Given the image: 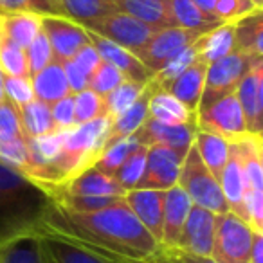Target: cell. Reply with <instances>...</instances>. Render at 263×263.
I'll list each match as a JSON object with an SVG mask.
<instances>
[{
  "label": "cell",
  "instance_id": "7c38bea8",
  "mask_svg": "<svg viewBox=\"0 0 263 263\" xmlns=\"http://www.w3.org/2000/svg\"><path fill=\"white\" fill-rule=\"evenodd\" d=\"M215 218L211 211L198 205H191L180 236L177 240V247L173 251L184 252L191 256L209 258L213 249V234H215Z\"/></svg>",
  "mask_w": 263,
  "mask_h": 263
},
{
  "label": "cell",
  "instance_id": "30bf717a",
  "mask_svg": "<svg viewBox=\"0 0 263 263\" xmlns=\"http://www.w3.org/2000/svg\"><path fill=\"white\" fill-rule=\"evenodd\" d=\"M195 132H197V123L164 124L146 116V119L132 136L143 146H154V144L166 146L175 152L180 159H184L195 141Z\"/></svg>",
  "mask_w": 263,
  "mask_h": 263
},
{
  "label": "cell",
  "instance_id": "d4e9b609",
  "mask_svg": "<svg viewBox=\"0 0 263 263\" xmlns=\"http://www.w3.org/2000/svg\"><path fill=\"white\" fill-rule=\"evenodd\" d=\"M234 49L249 58L259 60L263 54V20L261 9L249 13L234 22Z\"/></svg>",
  "mask_w": 263,
  "mask_h": 263
},
{
  "label": "cell",
  "instance_id": "9a60e30c",
  "mask_svg": "<svg viewBox=\"0 0 263 263\" xmlns=\"http://www.w3.org/2000/svg\"><path fill=\"white\" fill-rule=\"evenodd\" d=\"M83 31H85V34H87L88 44L94 45V49L98 51L99 58H101L103 62H108L110 65H114L117 70H121L126 80L146 85L148 81L154 78V74L141 63V60L137 58L136 54H132L130 51L119 47V45H116L114 42L99 36V34H96L94 31L87 29V27H83Z\"/></svg>",
  "mask_w": 263,
  "mask_h": 263
},
{
  "label": "cell",
  "instance_id": "b9f144b4",
  "mask_svg": "<svg viewBox=\"0 0 263 263\" xmlns=\"http://www.w3.org/2000/svg\"><path fill=\"white\" fill-rule=\"evenodd\" d=\"M26 56H27V67H29V78H33L36 72H40L44 67H47L54 60L52 47L49 44L44 31H40L36 34V38L29 44V47L26 49Z\"/></svg>",
  "mask_w": 263,
  "mask_h": 263
},
{
  "label": "cell",
  "instance_id": "8992f818",
  "mask_svg": "<svg viewBox=\"0 0 263 263\" xmlns=\"http://www.w3.org/2000/svg\"><path fill=\"white\" fill-rule=\"evenodd\" d=\"M252 62H256V60L249 58L243 52L233 51L231 54L209 63L208 72H205L204 90H202L197 114L204 112L208 106H211L218 99L226 98L229 94H234L240 80L251 69Z\"/></svg>",
  "mask_w": 263,
  "mask_h": 263
},
{
  "label": "cell",
  "instance_id": "4316f807",
  "mask_svg": "<svg viewBox=\"0 0 263 263\" xmlns=\"http://www.w3.org/2000/svg\"><path fill=\"white\" fill-rule=\"evenodd\" d=\"M148 116L164 124H187L197 123V112L187 110L179 99L170 92L155 88L148 103Z\"/></svg>",
  "mask_w": 263,
  "mask_h": 263
},
{
  "label": "cell",
  "instance_id": "ffe728a7",
  "mask_svg": "<svg viewBox=\"0 0 263 263\" xmlns=\"http://www.w3.org/2000/svg\"><path fill=\"white\" fill-rule=\"evenodd\" d=\"M208 67H209V63L205 62L202 56H198V58L195 60L180 76H177L164 90L170 92L175 99H179L187 110L197 112L202 90H204Z\"/></svg>",
  "mask_w": 263,
  "mask_h": 263
},
{
  "label": "cell",
  "instance_id": "d590c367",
  "mask_svg": "<svg viewBox=\"0 0 263 263\" xmlns=\"http://www.w3.org/2000/svg\"><path fill=\"white\" fill-rule=\"evenodd\" d=\"M137 148H139V143L134 139V136L126 137V139H121L119 143L106 148V150L99 155V159L94 162L92 168H96L98 172L105 173V175H108V177H114V173L124 164V161H126Z\"/></svg>",
  "mask_w": 263,
  "mask_h": 263
},
{
  "label": "cell",
  "instance_id": "db71d44e",
  "mask_svg": "<svg viewBox=\"0 0 263 263\" xmlns=\"http://www.w3.org/2000/svg\"><path fill=\"white\" fill-rule=\"evenodd\" d=\"M143 263H175V259H173L170 254H166V252L159 251L154 258L146 259V261H143Z\"/></svg>",
  "mask_w": 263,
  "mask_h": 263
},
{
  "label": "cell",
  "instance_id": "9f6ffc18",
  "mask_svg": "<svg viewBox=\"0 0 263 263\" xmlns=\"http://www.w3.org/2000/svg\"><path fill=\"white\" fill-rule=\"evenodd\" d=\"M4 74H2V70H0V103L4 101Z\"/></svg>",
  "mask_w": 263,
  "mask_h": 263
},
{
  "label": "cell",
  "instance_id": "8fae6325",
  "mask_svg": "<svg viewBox=\"0 0 263 263\" xmlns=\"http://www.w3.org/2000/svg\"><path fill=\"white\" fill-rule=\"evenodd\" d=\"M42 31L47 36L49 44L52 47L54 60L60 63L72 60L74 54L87 44V34L80 24L65 18L62 15H51L42 13Z\"/></svg>",
  "mask_w": 263,
  "mask_h": 263
},
{
  "label": "cell",
  "instance_id": "5b68a950",
  "mask_svg": "<svg viewBox=\"0 0 263 263\" xmlns=\"http://www.w3.org/2000/svg\"><path fill=\"white\" fill-rule=\"evenodd\" d=\"M256 231L233 213L216 215L213 249L209 258L216 263H249Z\"/></svg>",
  "mask_w": 263,
  "mask_h": 263
},
{
  "label": "cell",
  "instance_id": "ee69618b",
  "mask_svg": "<svg viewBox=\"0 0 263 263\" xmlns=\"http://www.w3.org/2000/svg\"><path fill=\"white\" fill-rule=\"evenodd\" d=\"M4 98L8 99L16 110H18L20 106L27 105V103H31L34 99L31 78L4 76Z\"/></svg>",
  "mask_w": 263,
  "mask_h": 263
},
{
  "label": "cell",
  "instance_id": "1f68e13d",
  "mask_svg": "<svg viewBox=\"0 0 263 263\" xmlns=\"http://www.w3.org/2000/svg\"><path fill=\"white\" fill-rule=\"evenodd\" d=\"M198 49H200V56L208 63H213L236 51L234 49V22H222L215 29L204 33L198 38Z\"/></svg>",
  "mask_w": 263,
  "mask_h": 263
},
{
  "label": "cell",
  "instance_id": "7bdbcfd3",
  "mask_svg": "<svg viewBox=\"0 0 263 263\" xmlns=\"http://www.w3.org/2000/svg\"><path fill=\"white\" fill-rule=\"evenodd\" d=\"M261 9L254 0H216L213 8V16L218 22H236L249 13Z\"/></svg>",
  "mask_w": 263,
  "mask_h": 263
},
{
  "label": "cell",
  "instance_id": "f6af8a7d",
  "mask_svg": "<svg viewBox=\"0 0 263 263\" xmlns=\"http://www.w3.org/2000/svg\"><path fill=\"white\" fill-rule=\"evenodd\" d=\"M243 215L245 222L252 227V231L263 234V191L245 190Z\"/></svg>",
  "mask_w": 263,
  "mask_h": 263
},
{
  "label": "cell",
  "instance_id": "f907efd6",
  "mask_svg": "<svg viewBox=\"0 0 263 263\" xmlns=\"http://www.w3.org/2000/svg\"><path fill=\"white\" fill-rule=\"evenodd\" d=\"M166 254H170L175 263H216L215 259L211 258H202V256H191V254H184V252L179 251H162Z\"/></svg>",
  "mask_w": 263,
  "mask_h": 263
},
{
  "label": "cell",
  "instance_id": "74e56055",
  "mask_svg": "<svg viewBox=\"0 0 263 263\" xmlns=\"http://www.w3.org/2000/svg\"><path fill=\"white\" fill-rule=\"evenodd\" d=\"M146 155H148V146L139 144L134 154L124 161V164L114 173V180L123 187L124 191L136 190L139 184L141 177L144 172V164H146Z\"/></svg>",
  "mask_w": 263,
  "mask_h": 263
},
{
  "label": "cell",
  "instance_id": "7402d4cb",
  "mask_svg": "<svg viewBox=\"0 0 263 263\" xmlns=\"http://www.w3.org/2000/svg\"><path fill=\"white\" fill-rule=\"evenodd\" d=\"M218 184L223 193V198L227 202L229 211L245 222V215H243L245 180H243L240 154H238V148L234 143H229V157H227L226 168H223L222 175H220Z\"/></svg>",
  "mask_w": 263,
  "mask_h": 263
},
{
  "label": "cell",
  "instance_id": "681fc988",
  "mask_svg": "<svg viewBox=\"0 0 263 263\" xmlns=\"http://www.w3.org/2000/svg\"><path fill=\"white\" fill-rule=\"evenodd\" d=\"M18 11H38L47 13V8L42 0H0V15Z\"/></svg>",
  "mask_w": 263,
  "mask_h": 263
},
{
  "label": "cell",
  "instance_id": "ab89813d",
  "mask_svg": "<svg viewBox=\"0 0 263 263\" xmlns=\"http://www.w3.org/2000/svg\"><path fill=\"white\" fill-rule=\"evenodd\" d=\"M103 116H105V99L101 96L96 94L90 88H85V90L74 94V119H76V126Z\"/></svg>",
  "mask_w": 263,
  "mask_h": 263
},
{
  "label": "cell",
  "instance_id": "6da1fadb",
  "mask_svg": "<svg viewBox=\"0 0 263 263\" xmlns=\"http://www.w3.org/2000/svg\"><path fill=\"white\" fill-rule=\"evenodd\" d=\"M44 233L81 245L114 263H143L161 247L130 211L124 198L96 213H69L52 204Z\"/></svg>",
  "mask_w": 263,
  "mask_h": 263
},
{
  "label": "cell",
  "instance_id": "4fadbf2b",
  "mask_svg": "<svg viewBox=\"0 0 263 263\" xmlns=\"http://www.w3.org/2000/svg\"><path fill=\"white\" fill-rule=\"evenodd\" d=\"M240 108L245 117L247 134L261 136L263 128V63L261 60L252 62L251 69L240 80L234 90Z\"/></svg>",
  "mask_w": 263,
  "mask_h": 263
},
{
  "label": "cell",
  "instance_id": "e575fe53",
  "mask_svg": "<svg viewBox=\"0 0 263 263\" xmlns=\"http://www.w3.org/2000/svg\"><path fill=\"white\" fill-rule=\"evenodd\" d=\"M146 87L144 83H137V81L132 80H124L123 83L117 88H114L110 94H106L105 98V116L114 119V117L121 116L123 112H126L136 99L141 96L143 88Z\"/></svg>",
  "mask_w": 263,
  "mask_h": 263
},
{
  "label": "cell",
  "instance_id": "e0dca14e",
  "mask_svg": "<svg viewBox=\"0 0 263 263\" xmlns=\"http://www.w3.org/2000/svg\"><path fill=\"white\" fill-rule=\"evenodd\" d=\"M193 202L179 186H173L164 191V205H162V236L161 251H173L177 240L187 218Z\"/></svg>",
  "mask_w": 263,
  "mask_h": 263
},
{
  "label": "cell",
  "instance_id": "680465c9",
  "mask_svg": "<svg viewBox=\"0 0 263 263\" xmlns=\"http://www.w3.org/2000/svg\"><path fill=\"white\" fill-rule=\"evenodd\" d=\"M45 252V251H44ZM45 263H54V261H52V259L51 258H49V256L47 254H45Z\"/></svg>",
  "mask_w": 263,
  "mask_h": 263
},
{
  "label": "cell",
  "instance_id": "d6986e66",
  "mask_svg": "<svg viewBox=\"0 0 263 263\" xmlns=\"http://www.w3.org/2000/svg\"><path fill=\"white\" fill-rule=\"evenodd\" d=\"M155 88H157V85L150 80L146 83V87L143 88L141 96L136 99V103H134L126 112H123L121 116L114 117L112 124H110L108 136H106L105 144H103V152H105L106 148L112 146V144L119 143L121 139L130 137L132 134L141 126V123H143L148 116V103H150V98L155 92Z\"/></svg>",
  "mask_w": 263,
  "mask_h": 263
},
{
  "label": "cell",
  "instance_id": "cb8c5ba5",
  "mask_svg": "<svg viewBox=\"0 0 263 263\" xmlns=\"http://www.w3.org/2000/svg\"><path fill=\"white\" fill-rule=\"evenodd\" d=\"M40 240L45 254L54 263H114L81 245L74 243V241L56 236V234L44 233L40 234Z\"/></svg>",
  "mask_w": 263,
  "mask_h": 263
},
{
  "label": "cell",
  "instance_id": "277c9868",
  "mask_svg": "<svg viewBox=\"0 0 263 263\" xmlns=\"http://www.w3.org/2000/svg\"><path fill=\"white\" fill-rule=\"evenodd\" d=\"M177 186L190 197L193 205L208 209L213 215L229 213V208H227V202L223 198L222 190H220L218 180L205 168L195 144H191L187 154L184 155Z\"/></svg>",
  "mask_w": 263,
  "mask_h": 263
},
{
  "label": "cell",
  "instance_id": "60d3db41",
  "mask_svg": "<svg viewBox=\"0 0 263 263\" xmlns=\"http://www.w3.org/2000/svg\"><path fill=\"white\" fill-rule=\"evenodd\" d=\"M126 78L123 76L121 70H117L114 65H110L108 62H99V65L96 67V70L88 78V88L94 90L96 94H99L101 98H105L106 94L119 87Z\"/></svg>",
  "mask_w": 263,
  "mask_h": 263
},
{
  "label": "cell",
  "instance_id": "11a10c76",
  "mask_svg": "<svg viewBox=\"0 0 263 263\" xmlns=\"http://www.w3.org/2000/svg\"><path fill=\"white\" fill-rule=\"evenodd\" d=\"M44 4L49 8L51 15H58V6H56V0H44Z\"/></svg>",
  "mask_w": 263,
  "mask_h": 263
},
{
  "label": "cell",
  "instance_id": "d6a6232c",
  "mask_svg": "<svg viewBox=\"0 0 263 263\" xmlns=\"http://www.w3.org/2000/svg\"><path fill=\"white\" fill-rule=\"evenodd\" d=\"M20 124H22V132L26 139H33V137H42L52 134L54 130V123H52L51 116V106L45 103L33 99L27 105L18 108Z\"/></svg>",
  "mask_w": 263,
  "mask_h": 263
},
{
  "label": "cell",
  "instance_id": "ba28073f",
  "mask_svg": "<svg viewBox=\"0 0 263 263\" xmlns=\"http://www.w3.org/2000/svg\"><path fill=\"white\" fill-rule=\"evenodd\" d=\"M197 128L209 132L213 136L222 137L227 143H236L243 136H247L245 117L240 108L236 96L229 94L218 99L204 112L197 114Z\"/></svg>",
  "mask_w": 263,
  "mask_h": 263
},
{
  "label": "cell",
  "instance_id": "bcb514c9",
  "mask_svg": "<svg viewBox=\"0 0 263 263\" xmlns=\"http://www.w3.org/2000/svg\"><path fill=\"white\" fill-rule=\"evenodd\" d=\"M51 116L56 132L72 130L76 126V119H74V94L65 96L63 99L56 101L54 105H51Z\"/></svg>",
  "mask_w": 263,
  "mask_h": 263
},
{
  "label": "cell",
  "instance_id": "83f0119b",
  "mask_svg": "<svg viewBox=\"0 0 263 263\" xmlns=\"http://www.w3.org/2000/svg\"><path fill=\"white\" fill-rule=\"evenodd\" d=\"M0 263H45L40 234H22L2 241Z\"/></svg>",
  "mask_w": 263,
  "mask_h": 263
},
{
  "label": "cell",
  "instance_id": "836d02e7",
  "mask_svg": "<svg viewBox=\"0 0 263 263\" xmlns=\"http://www.w3.org/2000/svg\"><path fill=\"white\" fill-rule=\"evenodd\" d=\"M170 9H172V16L175 20L177 27L190 31H198V33H208V31L215 29L222 22L202 13L191 0H168Z\"/></svg>",
  "mask_w": 263,
  "mask_h": 263
},
{
  "label": "cell",
  "instance_id": "c3c4849f",
  "mask_svg": "<svg viewBox=\"0 0 263 263\" xmlns=\"http://www.w3.org/2000/svg\"><path fill=\"white\" fill-rule=\"evenodd\" d=\"M72 62L76 63L78 67H80L81 70H83L85 74H87L88 78H90V74L96 70V67L99 65V62H101V58H99L98 51L94 49V45H90L87 42V44L83 45V47L80 49V51L74 54Z\"/></svg>",
  "mask_w": 263,
  "mask_h": 263
},
{
  "label": "cell",
  "instance_id": "5bb4252c",
  "mask_svg": "<svg viewBox=\"0 0 263 263\" xmlns=\"http://www.w3.org/2000/svg\"><path fill=\"white\" fill-rule=\"evenodd\" d=\"M180 164H182V159L170 148L159 146V144L148 146L146 164L136 190L166 191L177 186Z\"/></svg>",
  "mask_w": 263,
  "mask_h": 263
},
{
  "label": "cell",
  "instance_id": "2e32d148",
  "mask_svg": "<svg viewBox=\"0 0 263 263\" xmlns=\"http://www.w3.org/2000/svg\"><path fill=\"white\" fill-rule=\"evenodd\" d=\"M124 204L143 223V227L157 240L161 247L162 236V205L164 191L159 190H130L124 193Z\"/></svg>",
  "mask_w": 263,
  "mask_h": 263
},
{
  "label": "cell",
  "instance_id": "f5cc1de1",
  "mask_svg": "<svg viewBox=\"0 0 263 263\" xmlns=\"http://www.w3.org/2000/svg\"><path fill=\"white\" fill-rule=\"evenodd\" d=\"M191 2H193V4L197 6V8L200 9L202 13L213 16V8H215L216 0H191Z\"/></svg>",
  "mask_w": 263,
  "mask_h": 263
},
{
  "label": "cell",
  "instance_id": "7a4b0ae2",
  "mask_svg": "<svg viewBox=\"0 0 263 263\" xmlns=\"http://www.w3.org/2000/svg\"><path fill=\"white\" fill-rule=\"evenodd\" d=\"M52 204L44 186L0 161V243L22 234H42Z\"/></svg>",
  "mask_w": 263,
  "mask_h": 263
},
{
  "label": "cell",
  "instance_id": "52a82bcc",
  "mask_svg": "<svg viewBox=\"0 0 263 263\" xmlns=\"http://www.w3.org/2000/svg\"><path fill=\"white\" fill-rule=\"evenodd\" d=\"M83 27L94 31L96 34L114 42L116 45L126 49V51H130L132 54L136 56L146 47L154 31H157L154 27L146 26V24L139 22V20L132 18V16L119 11L110 13V15L99 18L98 22L88 24V26Z\"/></svg>",
  "mask_w": 263,
  "mask_h": 263
},
{
  "label": "cell",
  "instance_id": "9c48e42d",
  "mask_svg": "<svg viewBox=\"0 0 263 263\" xmlns=\"http://www.w3.org/2000/svg\"><path fill=\"white\" fill-rule=\"evenodd\" d=\"M204 33L182 29V27H164L154 31L146 47L137 54L144 67L152 74H157L168 62H172L179 52L198 40Z\"/></svg>",
  "mask_w": 263,
  "mask_h": 263
},
{
  "label": "cell",
  "instance_id": "484cf974",
  "mask_svg": "<svg viewBox=\"0 0 263 263\" xmlns=\"http://www.w3.org/2000/svg\"><path fill=\"white\" fill-rule=\"evenodd\" d=\"M238 154H240L241 170H243L245 190L263 191V150H261V136H243L236 143Z\"/></svg>",
  "mask_w": 263,
  "mask_h": 263
},
{
  "label": "cell",
  "instance_id": "44dd1931",
  "mask_svg": "<svg viewBox=\"0 0 263 263\" xmlns=\"http://www.w3.org/2000/svg\"><path fill=\"white\" fill-rule=\"evenodd\" d=\"M116 11L124 13L154 29L177 27L168 0H112Z\"/></svg>",
  "mask_w": 263,
  "mask_h": 263
},
{
  "label": "cell",
  "instance_id": "816d5d0a",
  "mask_svg": "<svg viewBox=\"0 0 263 263\" xmlns=\"http://www.w3.org/2000/svg\"><path fill=\"white\" fill-rule=\"evenodd\" d=\"M249 263H263V234L256 233L254 240H252L251 256H249Z\"/></svg>",
  "mask_w": 263,
  "mask_h": 263
},
{
  "label": "cell",
  "instance_id": "8d00e7d4",
  "mask_svg": "<svg viewBox=\"0 0 263 263\" xmlns=\"http://www.w3.org/2000/svg\"><path fill=\"white\" fill-rule=\"evenodd\" d=\"M198 56H200V49H198V40H197L195 44H191L190 47L184 49L182 52H179L172 62L166 63V65L162 67L157 74H154L152 81L157 85V88L164 90V88L168 87V85L172 83L177 76H180V74H182L184 70H186L187 67H190L191 63L198 58Z\"/></svg>",
  "mask_w": 263,
  "mask_h": 263
},
{
  "label": "cell",
  "instance_id": "f546056e",
  "mask_svg": "<svg viewBox=\"0 0 263 263\" xmlns=\"http://www.w3.org/2000/svg\"><path fill=\"white\" fill-rule=\"evenodd\" d=\"M56 6H58V15L80 26L94 24L116 11L112 0H56Z\"/></svg>",
  "mask_w": 263,
  "mask_h": 263
},
{
  "label": "cell",
  "instance_id": "f1b7e54d",
  "mask_svg": "<svg viewBox=\"0 0 263 263\" xmlns=\"http://www.w3.org/2000/svg\"><path fill=\"white\" fill-rule=\"evenodd\" d=\"M193 144L197 148L198 155H200L202 162L209 170V173L216 180H220V175H222L223 168H226L227 157H229V143L223 141L222 137L213 136L209 132L198 130L197 128Z\"/></svg>",
  "mask_w": 263,
  "mask_h": 263
},
{
  "label": "cell",
  "instance_id": "91938a15",
  "mask_svg": "<svg viewBox=\"0 0 263 263\" xmlns=\"http://www.w3.org/2000/svg\"><path fill=\"white\" fill-rule=\"evenodd\" d=\"M42 2H44V0H42ZM45 6V4H44ZM45 8H47V6H45ZM47 13H51V11H49V8H47Z\"/></svg>",
  "mask_w": 263,
  "mask_h": 263
},
{
  "label": "cell",
  "instance_id": "4dcf8cb0",
  "mask_svg": "<svg viewBox=\"0 0 263 263\" xmlns=\"http://www.w3.org/2000/svg\"><path fill=\"white\" fill-rule=\"evenodd\" d=\"M42 13L38 11H18L2 15L4 20V36L16 44L18 47L27 49L31 42L42 31Z\"/></svg>",
  "mask_w": 263,
  "mask_h": 263
},
{
  "label": "cell",
  "instance_id": "6f0895ef",
  "mask_svg": "<svg viewBox=\"0 0 263 263\" xmlns=\"http://www.w3.org/2000/svg\"><path fill=\"white\" fill-rule=\"evenodd\" d=\"M4 20H2V15H0V44L4 42Z\"/></svg>",
  "mask_w": 263,
  "mask_h": 263
},
{
  "label": "cell",
  "instance_id": "603a6c76",
  "mask_svg": "<svg viewBox=\"0 0 263 263\" xmlns=\"http://www.w3.org/2000/svg\"><path fill=\"white\" fill-rule=\"evenodd\" d=\"M31 85H33L34 99L49 106L70 94L65 72H63V65L56 60H52L47 67H44L40 72L34 74L31 78Z\"/></svg>",
  "mask_w": 263,
  "mask_h": 263
},
{
  "label": "cell",
  "instance_id": "3957f363",
  "mask_svg": "<svg viewBox=\"0 0 263 263\" xmlns=\"http://www.w3.org/2000/svg\"><path fill=\"white\" fill-rule=\"evenodd\" d=\"M110 124H112V119L103 116L88 121V123L78 124L72 130L67 132L62 154L52 164L54 191L63 182L94 166V162L98 161L103 152V144L108 136Z\"/></svg>",
  "mask_w": 263,
  "mask_h": 263
},
{
  "label": "cell",
  "instance_id": "ac0fdd59",
  "mask_svg": "<svg viewBox=\"0 0 263 263\" xmlns=\"http://www.w3.org/2000/svg\"><path fill=\"white\" fill-rule=\"evenodd\" d=\"M126 191L105 173L98 172L96 168H88L80 175L72 177L63 182L52 193V198L60 195H72V197H124Z\"/></svg>",
  "mask_w": 263,
  "mask_h": 263
},
{
  "label": "cell",
  "instance_id": "7dc6e473",
  "mask_svg": "<svg viewBox=\"0 0 263 263\" xmlns=\"http://www.w3.org/2000/svg\"><path fill=\"white\" fill-rule=\"evenodd\" d=\"M62 65H63V72H65L70 94H78V92L88 88V76L72 62V60H67Z\"/></svg>",
  "mask_w": 263,
  "mask_h": 263
},
{
  "label": "cell",
  "instance_id": "f35d334b",
  "mask_svg": "<svg viewBox=\"0 0 263 263\" xmlns=\"http://www.w3.org/2000/svg\"><path fill=\"white\" fill-rule=\"evenodd\" d=\"M0 70L4 76L29 78L26 49L18 47L11 40L4 38V42L0 44Z\"/></svg>",
  "mask_w": 263,
  "mask_h": 263
}]
</instances>
